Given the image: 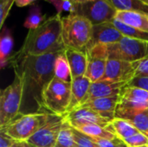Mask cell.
Returning <instances> with one entry per match:
<instances>
[{"label": "cell", "instance_id": "1", "mask_svg": "<svg viewBox=\"0 0 148 147\" xmlns=\"http://www.w3.org/2000/svg\"><path fill=\"white\" fill-rule=\"evenodd\" d=\"M61 52L42 55H24L16 52L10 58L15 76L23 83V101L33 103L37 112H47L42 104V92L55 77V62Z\"/></svg>", "mask_w": 148, "mask_h": 147}, {"label": "cell", "instance_id": "2", "mask_svg": "<svg viewBox=\"0 0 148 147\" xmlns=\"http://www.w3.org/2000/svg\"><path fill=\"white\" fill-rule=\"evenodd\" d=\"M62 17L56 14L47 18L38 28L29 30L18 52L24 55H42L65 50Z\"/></svg>", "mask_w": 148, "mask_h": 147}, {"label": "cell", "instance_id": "3", "mask_svg": "<svg viewBox=\"0 0 148 147\" xmlns=\"http://www.w3.org/2000/svg\"><path fill=\"white\" fill-rule=\"evenodd\" d=\"M93 26L87 18L75 13L62 16V40L65 48L87 54L92 38Z\"/></svg>", "mask_w": 148, "mask_h": 147}, {"label": "cell", "instance_id": "4", "mask_svg": "<svg viewBox=\"0 0 148 147\" xmlns=\"http://www.w3.org/2000/svg\"><path fill=\"white\" fill-rule=\"evenodd\" d=\"M58 117V115L49 112H35L20 113L6 126L0 127V130L18 142L27 141L42 127Z\"/></svg>", "mask_w": 148, "mask_h": 147}, {"label": "cell", "instance_id": "5", "mask_svg": "<svg viewBox=\"0 0 148 147\" xmlns=\"http://www.w3.org/2000/svg\"><path fill=\"white\" fill-rule=\"evenodd\" d=\"M42 98L45 111L58 116H66L71 101V82L54 77L44 88Z\"/></svg>", "mask_w": 148, "mask_h": 147}, {"label": "cell", "instance_id": "6", "mask_svg": "<svg viewBox=\"0 0 148 147\" xmlns=\"http://www.w3.org/2000/svg\"><path fill=\"white\" fill-rule=\"evenodd\" d=\"M23 95V83L18 77L15 76L14 81L1 92L0 127L6 126L21 113Z\"/></svg>", "mask_w": 148, "mask_h": 147}, {"label": "cell", "instance_id": "7", "mask_svg": "<svg viewBox=\"0 0 148 147\" xmlns=\"http://www.w3.org/2000/svg\"><path fill=\"white\" fill-rule=\"evenodd\" d=\"M108 58L135 62L148 56V42L124 36L119 42L107 44Z\"/></svg>", "mask_w": 148, "mask_h": 147}, {"label": "cell", "instance_id": "8", "mask_svg": "<svg viewBox=\"0 0 148 147\" xmlns=\"http://www.w3.org/2000/svg\"><path fill=\"white\" fill-rule=\"evenodd\" d=\"M116 10L106 0H90L82 3H75V14L87 18L93 25L113 22Z\"/></svg>", "mask_w": 148, "mask_h": 147}, {"label": "cell", "instance_id": "9", "mask_svg": "<svg viewBox=\"0 0 148 147\" xmlns=\"http://www.w3.org/2000/svg\"><path fill=\"white\" fill-rule=\"evenodd\" d=\"M65 123L66 116H58L42 127L26 142L35 147H55Z\"/></svg>", "mask_w": 148, "mask_h": 147}, {"label": "cell", "instance_id": "10", "mask_svg": "<svg viewBox=\"0 0 148 147\" xmlns=\"http://www.w3.org/2000/svg\"><path fill=\"white\" fill-rule=\"evenodd\" d=\"M88 68L86 77L91 82H96L102 80L107 68L108 52L107 44H98L87 52Z\"/></svg>", "mask_w": 148, "mask_h": 147}, {"label": "cell", "instance_id": "11", "mask_svg": "<svg viewBox=\"0 0 148 147\" xmlns=\"http://www.w3.org/2000/svg\"><path fill=\"white\" fill-rule=\"evenodd\" d=\"M66 120L74 128L87 125H98L103 127H107L111 124V121L113 120L87 107L75 108L66 115Z\"/></svg>", "mask_w": 148, "mask_h": 147}, {"label": "cell", "instance_id": "12", "mask_svg": "<svg viewBox=\"0 0 148 147\" xmlns=\"http://www.w3.org/2000/svg\"><path fill=\"white\" fill-rule=\"evenodd\" d=\"M134 71L135 68L134 62L108 58L107 62L106 72L102 80L128 83L134 78Z\"/></svg>", "mask_w": 148, "mask_h": 147}, {"label": "cell", "instance_id": "13", "mask_svg": "<svg viewBox=\"0 0 148 147\" xmlns=\"http://www.w3.org/2000/svg\"><path fill=\"white\" fill-rule=\"evenodd\" d=\"M124 36L114 25L112 22L101 23L93 26L92 38L88 47L87 52L98 44H110L119 42Z\"/></svg>", "mask_w": 148, "mask_h": 147}, {"label": "cell", "instance_id": "14", "mask_svg": "<svg viewBox=\"0 0 148 147\" xmlns=\"http://www.w3.org/2000/svg\"><path fill=\"white\" fill-rule=\"evenodd\" d=\"M127 84V83L126 82H114L108 80H101L96 82H92L88 93L82 103L95 98H104L120 95L122 88Z\"/></svg>", "mask_w": 148, "mask_h": 147}, {"label": "cell", "instance_id": "15", "mask_svg": "<svg viewBox=\"0 0 148 147\" xmlns=\"http://www.w3.org/2000/svg\"><path fill=\"white\" fill-rule=\"evenodd\" d=\"M120 100V96L104 97V98H95L82 103L78 107H87L90 108L100 114L109 118L111 120L114 119V114L116 107Z\"/></svg>", "mask_w": 148, "mask_h": 147}, {"label": "cell", "instance_id": "16", "mask_svg": "<svg viewBox=\"0 0 148 147\" xmlns=\"http://www.w3.org/2000/svg\"><path fill=\"white\" fill-rule=\"evenodd\" d=\"M91 83H92L91 81L86 76L76 77L72 80V82H71V101H70V105H69V113L82 104L85 97L87 96V94L88 93Z\"/></svg>", "mask_w": 148, "mask_h": 147}, {"label": "cell", "instance_id": "17", "mask_svg": "<svg viewBox=\"0 0 148 147\" xmlns=\"http://www.w3.org/2000/svg\"><path fill=\"white\" fill-rule=\"evenodd\" d=\"M65 54L69 63L72 78L85 76L88 68L87 54L71 49H66Z\"/></svg>", "mask_w": 148, "mask_h": 147}, {"label": "cell", "instance_id": "18", "mask_svg": "<svg viewBox=\"0 0 148 147\" xmlns=\"http://www.w3.org/2000/svg\"><path fill=\"white\" fill-rule=\"evenodd\" d=\"M114 19L142 31L148 32V14L147 13L136 10L117 11Z\"/></svg>", "mask_w": 148, "mask_h": 147}, {"label": "cell", "instance_id": "19", "mask_svg": "<svg viewBox=\"0 0 148 147\" xmlns=\"http://www.w3.org/2000/svg\"><path fill=\"white\" fill-rule=\"evenodd\" d=\"M14 40L11 31L7 27H3L0 36V65L4 68L11 57Z\"/></svg>", "mask_w": 148, "mask_h": 147}, {"label": "cell", "instance_id": "20", "mask_svg": "<svg viewBox=\"0 0 148 147\" xmlns=\"http://www.w3.org/2000/svg\"><path fill=\"white\" fill-rule=\"evenodd\" d=\"M114 118L126 120L133 124L140 132L148 133V109L117 113L114 115Z\"/></svg>", "mask_w": 148, "mask_h": 147}, {"label": "cell", "instance_id": "21", "mask_svg": "<svg viewBox=\"0 0 148 147\" xmlns=\"http://www.w3.org/2000/svg\"><path fill=\"white\" fill-rule=\"evenodd\" d=\"M76 129L94 139H110L117 137L111 124L107 127H103L98 125H87L79 126Z\"/></svg>", "mask_w": 148, "mask_h": 147}, {"label": "cell", "instance_id": "22", "mask_svg": "<svg viewBox=\"0 0 148 147\" xmlns=\"http://www.w3.org/2000/svg\"><path fill=\"white\" fill-rule=\"evenodd\" d=\"M116 11L136 10L148 14V4L141 0H106Z\"/></svg>", "mask_w": 148, "mask_h": 147}, {"label": "cell", "instance_id": "23", "mask_svg": "<svg viewBox=\"0 0 148 147\" xmlns=\"http://www.w3.org/2000/svg\"><path fill=\"white\" fill-rule=\"evenodd\" d=\"M55 77L66 82H72L73 78L71 75L69 63L65 54V50L62 51L56 60Z\"/></svg>", "mask_w": 148, "mask_h": 147}, {"label": "cell", "instance_id": "24", "mask_svg": "<svg viewBox=\"0 0 148 147\" xmlns=\"http://www.w3.org/2000/svg\"><path fill=\"white\" fill-rule=\"evenodd\" d=\"M111 125L117 137H119L120 139L123 140L133 135L141 133L133 124H131L129 121L123 120V119L114 118L111 121Z\"/></svg>", "mask_w": 148, "mask_h": 147}, {"label": "cell", "instance_id": "25", "mask_svg": "<svg viewBox=\"0 0 148 147\" xmlns=\"http://www.w3.org/2000/svg\"><path fill=\"white\" fill-rule=\"evenodd\" d=\"M47 20V16L42 13V8L38 4H32L29 9V14L26 17L23 26L29 30L38 28Z\"/></svg>", "mask_w": 148, "mask_h": 147}, {"label": "cell", "instance_id": "26", "mask_svg": "<svg viewBox=\"0 0 148 147\" xmlns=\"http://www.w3.org/2000/svg\"><path fill=\"white\" fill-rule=\"evenodd\" d=\"M119 96L120 99L139 102H148V91L139 88L127 87V85L122 88Z\"/></svg>", "mask_w": 148, "mask_h": 147}, {"label": "cell", "instance_id": "27", "mask_svg": "<svg viewBox=\"0 0 148 147\" xmlns=\"http://www.w3.org/2000/svg\"><path fill=\"white\" fill-rule=\"evenodd\" d=\"M112 23L121 31V33L124 36L148 42V32H145V31H142L136 28H134L132 26H129V25L123 23L116 19H114Z\"/></svg>", "mask_w": 148, "mask_h": 147}, {"label": "cell", "instance_id": "28", "mask_svg": "<svg viewBox=\"0 0 148 147\" xmlns=\"http://www.w3.org/2000/svg\"><path fill=\"white\" fill-rule=\"evenodd\" d=\"M55 147H77L71 126L66 120V123L62 129Z\"/></svg>", "mask_w": 148, "mask_h": 147}, {"label": "cell", "instance_id": "29", "mask_svg": "<svg viewBox=\"0 0 148 147\" xmlns=\"http://www.w3.org/2000/svg\"><path fill=\"white\" fill-rule=\"evenodd\" d=\"M71 129H72V133H73L75 140L76 142L77 147H100L93 140L91 137L88 136L87 134L82 133L81 131L72 126H71Z\"/></svg>", "mask_w": 148, "mask_h": 147}, {"label": "cell", "instance_id": "30", "mask_svg": "<svg viewBox=\"0 0 148 147\" xmlns=\"http://www.w3.org/2000/svg\"><path fill=\"white\" fill-rule=\"evenodd\" d=\"M45 1H47L54 5V7L56 8V11H57V13H56L57 15L61 16L62 12H63V11L69 12V14L74 13V11H75V3H74L70 0H45Z\"/></svg>", "mask_w": 148, "mask_h": 147}, {"label": "cell", "instance_id": "31", "mask_svg": "<svg viewBox=\"0 0 148 147\" xmlns=\"http://www.w3.org/2000/svg\"><path fill=\"white\" fill-rule=\"evenodd\" d=\"M124 141L129 147L145 146H148V136L144 133H139L127 139H125Z\"/></svg>", "mask_w": 148, "mask_h": 147}, {"label": "cell", "instance_id": "32", "mask_svg": "<svg viewBox=\"0 0 148 147\" xmlns=\"http://www.w3.org/2000/svg\"><path fill=\"white\" fill-rule=\"evenodd\" d=\"M92 139L100 147H129L123 139H120L119 137H115L110 139H94V138Z\"/></svg>", "mask_w": 148, "mask_h": 147}, {"label": "cell", "instance_id": "33", "mask_svg": "<svg viewBox=\"0 0 148 147\" xmlns=\"http://www.w3.org/2000/svg\"><path fill=\"white\" fill-rule=\"evenodd\" d=\"M134 66L135 68L134 78L148 77V56L142 60L134 62Z\"/></svg>", "mask_w": 148, "mask_h": 147}, {"label": "cell", "instance_id": "34", "mask_svg": "<svg viewBox=\"0 0 148 147\" xmlns=\"http://www.w3.org/2000/svg\"><path fill=\"white\" fill-rule=\"evenodd\" d=\"M14 3L9 1H3L0 0V26L3 28L5 19L7 18L10 10Z\"/></svg>", "mask_w": 148, "mask_h": 147}, {"label": "cell", "instance_id": "35", "mask_svg": "<svg viewBox=\"0 0 148 147\" xmlns=\"http://www.w3.org/2000/svg\"><path fill=\"white\" fill-rule=\"evenodd\" d=\"M127 87H134L148 91V77H134L127 84Z\"/></svg>", "mask_w": 148, "mask_h": 147}, {"label": "cell", "instance_id": "36", "mask_svg": "<svg viewBox=\"0 0 148 147\" xmlns=\"http://www.w3.org/2000/svg\"><path fill=\"white\" fill-rule=\"evenodd\" d=\"M16 141L8 136L5 132L0 130V147H12Z\"/></svg>", "mask_w": 148, "mask_h": 147}, {"label": "cell", "instance_id": "37", "mask_svg": "<svg viewBox=\"0 0 148 147\" xmlns=\"http://www.w3.org/2000/svg\"><path fill=\"white\" fill-rule=\"evenodd\" d=\"M36 0H15V4L17 7H25L29 4H32Z\"/></svg>", "mask_w": 148, "mask_h": 147}, {"label": "cell", "instance_id": "38", "mask_svg": "<svg viewBox=\"0 0 148 147\" xmlns=\"http://www.w3.org/2000/svg\"><path fill=\"white\" fill-rule=\"evenodd\" d=\"M70 1H72L74 3H85V2H88L90 0H70Z\"/></svg>", "mask_w": 148, "mask_h": 147}, {"label": "cell", "instance_id": "39", "mask_svg": "<svg viewBox=\"0 0 148 147\" xmlns=\"http://www.w3.org/2000/svg\"><path fill=\"white\" fill-rule=\"evenodd\" d=\"M21 146H22V147H33V146L29 145V144L28 142H26V141L21 142Z\"/></svg>", "mask_w": 148, "mask_h": 147}, {"label": "cell", "instance_id": "40", "mask_svg": "<svg viewBox=\"0 0 148 147\" xmlns=\"http://www.w3.org/2000/svg\"><path fill=\"white\" fill-rule=\"evenodd\" d=\"M12 147H22V146H21V142L16 141V142L12 146Z\"/></svg>", "mask_w": 148, "mask_h": 147}, {"label": "cell", "instance_id": "41", "mask_svg": "<svg viewBox=\"0 0 148 147\" xmlns=\"http://www.w3.org/2000/svg\"><path fill=\"white\" fill-rule=\"evenodd\" d=\"M3 1H9V2H10L12 3H15V0H3Z\"/></svg>", "mask_w": 148, "mask_h": 147}, {"label": "cell", "instance_id": "42", "mask_svg": "<svg viewBox=\"0 0 148 147\" xmlns=\"http://www.w3.org/2000/svg\"><path fill=\"white\" fill-rule=\"evenodd\" d=\"M141 1H143L144 3H146L147 4H148V0H141Z\"/></svg>", "mask_w": 148, "mask_h": 147}, {"label": "cell", "instance_id": "43", "mask_svg": "<svg viewBox=\"0 0 148 147\" xmlns=\"http://www.w3.org/2000/svg\"><path fill=\"white\" fill-rule=\"evenodd\" d=\"M141 147H148V146H141Z\"/></svg>", "mask_w": 148, "mask_h": 147}, {"label": "cell", "instance_id": "44", "mask_svg": "<svg viewBox=\"0 0 148 147\" xmlns=\"http://www.w3.org/2000/svg\"><path fill=\"white\" fill-rule=\"evenodd\" d=\"M146 134H147V136H148V133H146Z\"/></svg>", "mask_w": 148, "mask_h": 147}, {"label": "cell", "instance_id": "45", "mask_svg": "<svg viewBox=\"0 0 148 147\" xmlns=\"http://www.w3.org/2000/svg\"><path fill=\"white\" fill-rule=\"evenodd\" d=\"M33 147H35V146H33Z\"/></svg>", "mask_w": 148, "mask_h": 147}]
</instances>
